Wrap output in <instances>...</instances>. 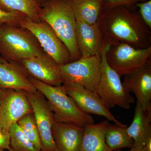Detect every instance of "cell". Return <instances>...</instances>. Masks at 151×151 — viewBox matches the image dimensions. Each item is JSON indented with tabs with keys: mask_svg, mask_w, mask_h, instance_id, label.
Segmentation results:
<instances>
[{
	"mask_svg": "<svg viewBox=\"0 0 151 151\" xmlns=\"http://www.w3.org/2000/svg\"><path fill=\"white\" fill-rule=\"evenodd\" d=\"M97 24L107 41L123 42L137 48L151 47V29L137 8L129 9L117 7L103 11Z\"/></svg>",
	"mask_w": 151,
	"mask_h": 151,
	"instance_id": "cell-1",
	"label": "cell"
},
{
	"mask_svg": "<svg viewBox=\"0 0 151 151\" xmlns=\"http://www.w3.org/2000/svg\"><path fill=\"white\" fill-rule=\"evenodd\" d=\"M40 21L48 24L66 47L71 61L81 57L76 39V20L72 0H47L40 4Z\"/></svg>",
	"mask_w": 151,
	"mask_h": 151,
	"instance_id": "cell-2",
	"label": "cell"
},
{
	"mask_svg": "<svg viewBox=\"0 0 151 151\" xmlns=\"http://www.w3.org/2000/svg\"><path fill=\"white\" fill-rule=\"evenodd\" d=\"M30 81L43 94L53 113L55 122L72 123L82 127L93 124L92 116L81 111L64 90L62 85L52 86L29 76Z\"/></svg>",
	"mask_w": 151,
	"mask_h": 151,
	"instance_id": "cell-3",
	"label": "cell"
},
{
	"mask_svg": "<svg viewBox=\"0 0 151 151\" xmlns=\"http://www.w3.org/2000/svg\"><path fill=\"white\" fill-rule=\"evenodd\" d=\"M0 53L17 63L47 54L30 32L7 24H3L0 27Z\"/></svg>",
	"mask_w": 151,
	"mask_h": 151,
	"instance_id": "cell-4",
	"label": "cell"
},
{
	"mask_svg": "<svg viewBox=\"0 0 151 151\" xmlns=\"http://www.w3.org/2000/svg\"><path fill=\"white\" fill-rule=\"evenodd\" d=\"M105 45L103 39L100 54V78L95 91L109 109L116 106L129 109L134 99L123 86L121 76L108 65L105 55Z\"/></svg>",
	"mask_w": 151,
	"mask_h": 151,
	"instance_id": "cell-5",
	"label": "cell"
},
{
	"mask_svg": "<svg viewBox=\"0 0 151 151\" xmlns=\"http://www.w3.org/2000/svg\"><path fill=\"white\" fill-rule=\"evenodd\" d=\"M105 40L108 65L121 77L137 70L151 61V47L137 48L127 44Z\"/></svg>",
	"mask_w": 151,
	"mask_h": 151,
	"instance_id": "cell-6",
	"label": "cell"
},
{
	"mask_svg": "<svg viewBox=\"0 0 151 151\" xmlns=\"http://www.w3.org/2000/svg\"><path fill=\"white\" fill-rule=\"evenodd\" d=\"M18 25L27 29L37 40L45 52L58 65L71 62L70 53L51 27L45 22H36L25 16Z\"/></svg>",
	"mask_w": 151,
	"mask_h": 151,
	"instance_id": "cell-7",
	"label": "cell"
},
{
	"mask_svg": "<svg viewBox=\"0 0 151 151\" xmlns=\"http://www.w3.org/2000/svg\"><path fill=\"white\" fill-rule=\"evenodd\" d=\"M101 61L100 55H94L81 57L75 61L58 65L63 83H77L95 91L100 80Z\"/></svg>",
	"mask_w": 151,
	"mask_h": 151,
	"instance_id": "cell-8",
	"label": "cell"
},
{
	"mask_svg": "<svg viewBox=\"0 0 151 151\" xmlns=\"http://www.w3.org/2000/svg\"><path fill=\"white\" fill-rule=\"evenodd\" d=\"M62 86L66 94L84 113L103 116L108 122H113L116 125L127 127L116 119L95 91L89 90L82 85L72 82H63Z\"/></svg>",
	"mask_w": 151,
	"mask_h": 151,
	"instance_id": "cell-9",
	"label": "cell"
},
{
	"mask_svg": "<svg viewBox=\"0 0 151 151\" xmlns=\"http://www.w3.org/2000/svg\"><path fill=\"white\" fill-rule=\"evenodd\" d=\"M24 90L0 88V124L9 129L23 116L33 113Z\"/></svg>",
	"mask_w": 151,
	"mask_h": 151,
	"instance_id": "cell-10",
	"label": "cell"
},
{
	"mask_svg": "<svg viewBox=\"0 0 151 151\" xmlns=\"http://www.w3.org/2000/svg\"><path fill=\"white\" fill-rule=\"evenodd\" d=\"M25 92L35 116L41 143V151H57L52 132L54 116L46 99L38 90L35 92Z\"/></svg>",
	"mask_w": 151,
	"mask_h": 151,
	"instance_id": "cell-11",
	"label": "cell"
},
{
	"mask_svg": "<svg viewBox=\"0 0 151 151\" xmlns=\"http://www.w3.org/2000/svg\"><path fill=\"white\" fill-rule=\"evenodd\" d=\"M29 76L52 86L62 85L58 65L47 54L19 62Z\"/></svg>",
	"mask_w": 151,
	"mask_h": 151,
	"instance_id": "cell-12",
	"label": "cell"
},
{
	"mask_svg": "<svg viewBox=\"0 0 151 151\" xmlns=\"http://www.w3.org/2000/svg\"><path fill=\"white\" fill-rule=\"evenodd\" d=\"M125 89L134 94L144 111L151 108V61L137 70L124 76Z\"/></svg>",
	"mask_w": 151,
	"mask_h": 151,
	"instance_id": "cell-13",
	"label": "cell"
},
{
	"mask_svg": "<svg viewBox=\"0 0 151 151\" xmlns=\"http://www.w3.org/2000/svg\"><path fill=\"white\" fill-rule=\"evenodd\" d=\"M76 39L81 57L100 55L103 37L97 23L89 24L76 21Z\"/></svg>",
	"mask_w": 151,
	"mask_h": 151,
	"instance_id": "cell-14",
	"label": "cell"
},
{
	"mask_svg": "<svg viewBox=\"0 0 151 151\" xmlns=\"http://www.w3.org/2000/svg\"><path fill=\"white\" fill-rule=\"evenodd\" d=\"M0 88L30 92L37 91L20 64L14 61L8 62L2 58L0 60Z\"/></svg>",
	"mask_w": 151,
	"mask_h": 151,
	"instance_id": "cell-15",
	"label": "cell"
},
{
	"mask_svg": "<svg viewBox=\"0 0 151 151\" xmlns=\"http://www.w3.org/2000/svg\"><path fill=\"white\" fill-rule=\"evenodd\" d=\"M52 132L57 151H80L83 127L72 123L55 122Z\"/></svg>",
	"mask_w": 151,
	"mask_h": 151,
	"instance_id": "cell-16",
	"label": "cell"
},
{
	"mask_svg": "<svg viewBox=\"0 0 151 151\" xmlns=\"http://www.w3.org/2000/svg\"><path fill=\"white\" fill-rule=\"evenodd\" d=\"M151 108L144 111L137 102L133 122L127 128L128 134L134 141V146L144 147L151 139Z\"/></svg>",
	"mask_w": 151,
	"mask_h": 151,
	"instance_id": "cell-17",
	"label": "cell"
},
{
	"mask_svg": "<svg viewBox=\"0 0 151 151\" xmlns=\"http://www.w3.org/2000/svg\"><path fill=\"white\" fill-rule=\"evenodd\" d=\"M108 123V121H104L84 126L80 151H112L105 141V129Z\"/></svg>",
	"mask_w": 151,
	"mask_h": 151,
	"instance_id": "cell-18",
	"label": "cell"
},
{
	"mask_svg": "<svg viewBox=\"0 0 151 151\" xmlns=\"http://www.w3.org/2000/svg\"><path fill=\"white\" fill-rule=\"evenodd\" d=\"M76 21L89 24L97 23L103 12L102 0H72Z\"/></svg>",
	"mask_w": 151,
	"mask_h": 151,
	"instance_id": "cell-19",
	"label": "cell"
},
{
	"mask_svg": "<svg viewBox=\"0 0 151 151\" xmlns=\"http://www.w3.org/2000/svg\"><path fill=\"white\" fill-rule=\"evenodd\" d=\"M127 128L109 123L107 125L105 135V143L112 151L133 147L134 141L128 134Z\"/></svg>",
	"mask_w": 151,
	"mask_h": 151,
	"instance_id": "cell-20",
	"label": "cell"
},
{
	"mask_svg": "<svg viewBox=\"0 0 151 151\" xmlns=\"http://www.w3.org/2000/svg\"><path fill=\"white\" fill-rule=\"evenodd\" d=\"M0 8L6 12L23 14L36 22H40V4L35 0H0Z\"/></svg>",
	"mask_w": 151,
	"mask_h": 151,
	"instance_id": "cell-21",
	"label": "cell"
},
{
	"mask_svg": "<svg viewBox=\"0 0 151 151\" xmlns=\"http://www.w3.org/2000/svg\"><path fill=\"white\" fill-rule=\"evenodd\" d=\"M17 123L35 149L38 151H41V143L33 112L25 114Z\"/></svg>",
	"mask_w": 151,
	"mask_h": 151,
	"instance_id": "cell-22",
	"label": "cell"
},
{
	"mask_svg": "<svg viewBox=\"0 0 151 151\" xmlns=\"http://www.w3.org/2000/svg\"><path fill=\"white\" fill-rule=\"evenodd\" d=\"M9 132V151H38L17 123L13 124L10 127Z\"/></svg>",
	"mask_w": 151,
	"mask_h": 151,
	"instance_id": "cell-23",
	"label": "cell"
},
{
	"mask_svg": "<svg viewBox=\"0 0 151 151\" xmlns=\"http://www.w3.org/2000/svg\"><path fill=\"white\" fill-rule=\"evenodd\" d=\"M103 11L107 10L117 7H123L129 9L136 8L139 3L148 0H102Z\"/></svg>",
	"mask_w": 151,
	"mask_h": 151,
	"instance_id": "cell-24",
	"label": "cell"
},
{
	"mask_svg": "<svg viewBox=\"0 0 151 151\" xmlns=\"http://www.w3.org/2000/svg\"><path fill=\"white\" fill-rule=\"evenodd\" d=\"M24 15L19 13L7 12L0 8V23L17 26Z\"/></svg>",
	"mask_w": 151,
	"mask_h": 151,
	"instance_id": "cell-25",
	"label": "cell"
},
{
	"mask_svg": "<svg viewBox=\"0 0 151 151\" xmlns=\"http://www.w3.org/2000/svg\"><path fill=\"white\" fill-rule=\"evenodd\" d=\"M136 8L143 21L151 29V0L139 3Z\"/></svg>",
	"mask_w": 151,
	"mask_h": 151,
	"instance_id": "cell-26",
	"label": "cell"
},
{
	"mask_svg": "<svg viewBox=\"0 0 151 151\" xmlns=\"http://www.w3.org/2000/svg\"><path fill=\"white\" fill-rule=\"evenodd\" d=\"M10 134L9 130L0 124V150H9Z\"/></svg>",
	"mask_w": 151,
	"mask_h": 151,
	"instance_id": "cell-27",
	"label": "cell"
},
{
	"mask_svg": "<svg viewBox=\"0 0 151 151\" xmlns=\"http://www.w3.org/2000/svg\"><path fill=\"white\" fill-rule=\"evenodd\" d=\"M131 150L129 151H151L147 149L145 147H138V146H133V147L130 149ZM116 151H123L121 150H118Z\"/></svg>",
	"mask_w": 151,
	"mask_h": 151,
	"instance_id": "cell-28",
	"label": "cell"
},
{
	"mask_svg": "<svg viewBox=\"0 0 151 151\" xmlns=\"http://www.w3.org/2000/svg\"><path fill=\"white\" fill-rule=\"evenodd\" d=\"M39 4H40L41 3H43L45 1H47V0H35Z\"/></svg>",
	"mask_w": 151,
	"mask_h": 151,
	"instance_id": "cell-29",
	"label": "cell"
},
{
	"mask_svg": "<svg viewBox=\"0 0 151 151\" xmlns=\"http://www.w3.org/2000/svg\"><path fill=\"white\" fill-rule=\"evenodd\" d=\"M2 24L1 23H0V27H1V25ZM0 54H1V53H0ZM1 59L2 58H1V56H0V60H1Z\"/></svg>",
	"mask_w": 151,
	"mask_h": 151,
	"instance_id": "cell-30",
	"label": "cell"
},
{
	"mask_svg": "<svg viewBox=\"0 0 151 151\" xmlns=\"http://www.w3.org/2000/svg\"><path fill=\"white\" fill-rule=\"evenodd\" d=\"M0 151H4V150H0Z\"/></svg>",
	"mask_w": 151,
	"mask_h": 151,
	"instance_id": "cell-31",
	"label": "cell"
},
{
	"mask_svg": "<svg viewBox=\"0 0 151 151\" xmlns=\"http://www.w3.org/2000/svg\"></svg>",
	"mask_w": 151,
	"mask_h": 151,
	"instance_id": "cell-32",
	"label": "cell"
}]
</instances>
